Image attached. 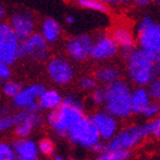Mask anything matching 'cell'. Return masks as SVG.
I'll return each instance as SVG.
<instances>
[{"label":"cell","instance_id":"obj_2","mask_svg":"<svg viewBox=\"0 0 160 160\" xmlns=\"http://www.w3.org/2000/svg\"><path fill=\"white\" fill-rule=\"evenodd\" d=\"M83 117L81 103L73 96H67L62 98V102L56 109L48 113L47 121L58 136H68L71 127Z\"/></svg>","mask_w":160,"mask_h":160},{"label":"cell","instance_id":"obj_20","mask_svg":"<svg viewBox=\"0 0 160 160\" xmlns=\"http://www.w3.org/2000/svg\"><path fill=\"white\" fill-rule=\"evenodd\" d=\"M120 78V71L117 68L108 65V67L100 68L98 70L95 72V79L98 80L100 82L109 85V83L113 82L116 80Z\"/></svg>","mask_w":160,"mask_h":160},{"label":"cell","instance_id":"obj_31","mask_svg":"<svg viewBox=\"0 0 160 160\" xmlns=\"http://www.w3.org/2000/svg\"><path fill=\"white\" fill-rule=\"evenodd\" d=\"M16 126V135H18L20 137H27L28 135H30L33 129V126L28 122L17 123Z\"/></svg>","mask_w":160,"mask_h":160},{"label":"cell","instance_id":"obj_22","mask_svg":"<svg viewBox=\"0 0 160 160\" xmlns=\"http://www.w3.org/2000/svg\"><path fill=\"white\" fill-rule=\"evenodd\" d=\"M130 156V150H107L98 153L95 160H128Z\"/></svg>","mask_w":160,"mask_h":160},{"label":"cell","instance_id":"obj_14","mask_svg":"<svg viewBox=\"0 0 160 160\" xmlns=\"http://www.w3.org/2000/svg\"><path fill=\"white\" fill-rule=\"evenodd\" d=\"M111 37L117 43L119 50H121V54L125 58L129 56V54L135 49L136 47V39L132 33V31L126 27H116L112 30Z\"/></svg>","mask_w":160,"mask_h":160},{"label":"cell","instance_id":"obj_4","mask_svg":"<svg viewBox=\"0 0 160 160\" xmlns=\"http://www.w3.org/2000/svg\"><path fill=\"white\" fill-rule=\"evenodd\" d=\"M149 136L147 123L140 126H132L116 133L111 140L105 144V150H130L138 145L144 137Z\"/></svg>","mask_w":160,"mask_h":160},{"label":"cell","instance_id":"obj_34","mask_svg":"<svg viewBox=\"0 0 160 160\" xmlns=\"http://www.w3.org/2000/svg\"><path fill=\"white\" fill-rule=\"evenodd\" d=\"M149 128H150V135H153L154 137L160 138V117L153 121H150Z\"/></svg>","mask_w":160,"mask_h":160},{"label":"cell","instance_id":"obj_8","mask_svg":"<svg viewBox=\"0 0 160 160\" xmlns=\"http://www.w3.org/2000/svg\"><path fill=\"white\" fill-rule=\"evenodd\" d=\"M48 42L40 32H33L25 40L20 41L18 58L30 57L34 61H45L48 57Z\"/></svg>","mask_w":160,"mask_h":160},{"label":"cell","instance_id":"obj_38","mask_svg":"<svg viewBox=\"0 0 160 160\" xmlns=\"http://www.w3.org/2000/svg\"><path fill=\"white\" fill-rule=\"evenodd\" d=\"M96 1L104 3V5H108V6H110V5H113V3L117 2V0H96Z\"/></svg>","mask_w":160,"mask_h":160},{"label":"cell","instance_id":"obj_7","mask_svg":"<svg viewBox=\"0 0 160 160\" xmlns=\"http://www.w3.org/2000/svg\"><path fill=\"white\" fill-rule=\"evenodd\" d=\"M136 40L141 49L154 52L160 40V24L151 17L142 18L136 30Z\"/></svg>","mask_w":160,"mask_h":160},{"label":"cell","instance_id":"obj_16","mask_svg":"<svg viewBox=\"0 0 160 160\" xmlns=\"http://www.w3.org/2000/svg\"><path fill=\"white\" fill-rule=\"evenodd\" d=\"M16 157L23 160H38V147L33 141L17 140L13 143Z\"/></svg>","mask_w":160,"mask_h":160},{"label":"cell","instance_id":"obj_25","mask_svg":"<svg viewBox=\"0 0 160 160\" xmlns=\"http://www.w3.org/2000/svg\"><path fill=\"white\" fill-rule=\"evenodd\" d=\"M22 88H23V87H22V85H21L20 82L9 80V81H5L3 87H2V92L6 96L13 98V97L16 96L17 94H18V92H20Z\"/></svg>","mask_w":160,"mask_h":160},{"label":"cell","instance_id":"obj_21","mask_svg":"<svg viewBox=\"0 0 160 160\" xmlns=\"http://www.w3.org/2000/svg\"><path fill=\"white\" fill-rule=\"evenodd\" d=\"M15 116V121L17 123L22 122H28L31 123L33 127L38 126L39 123H41V116L39 114V112H34V111L27 110V109H22L18 113L14 114Z\"/></svg>","mask_w":160,"mask_h":160},{"label":"cell","instance_id":"obj_18","mask_svg":"<svg viewBox=\"0 0 160 160\" xmlns=\"http://www.w3.org/2000/svg\"><path fill=\"white\" fill-rule=\"evenodd\" d=\"M42 37L45 38L48 43L56 42L60 39L62 33L61 24L53 17H46L41 23V32Z\"/></svg>","mask_w":160,"mask_h":160},{"label":"cell","instance_id":"obj_19","mask_svg":"<svg viewBox=\"0 0 160 160\" xmlns=\"http://www.w3.org/2000/svg\"><path fill=\"white\" fill-rule=\"evenodd\" d=\"M63 97L61 96V94L57 90L54 89H43L42 93L40 94L38 97V104L40 109L45 110H54L56 109L62 102Z\"/></svg>","mask_w":160,"mask_h":160},{"label":"cell","instance_id":"obj_13","mask_svg":"<svg viewBox=\"0 0 160 160\" xmlns=\"http://www.w3.org/2000/svg\"><path fill=\"white\" fill-rule=\"evenodd\" d=\"M90 119L94 122V125L96 126L101 138L109 141L116 135L118 130L117 119L113 116H111L110 113H108L107 111L105 112H97L94 116H92Z\"/></svg>","mask_w":160,"mask_h":160},{"label":"cell","instance_id":"obj_32","mask_svg":"<svg viewBox=\"0 0 160 160\" xmlns=\"http://www.w3.org/2000/svg\"><path fill=\"white\" fill-rule=\"evenodd\" d=\"M96 86H97V80L95 79V78L85 77L80 80V87H81L82 89L90 90V89H94Z\"/></svg>","mask_w":160,"mask_h":160},{"label":"cell","instance_id":"obj_10","mask_svg":"<svg viewBox=\"0 0 160 160\" xmlns=\"http://www.w3.org/2000/svg\"><path fill=\"white\" fill-rule=\"evenodd\" d=\"M118 53L119 48L112 37L109 34H102L92 43L89 57L95 61H108L113 58Z\"/></svg>","mask_w":160,"mask_h":160},{"label":"cell","instance_id":"obj_26","mask_svg":"<svg viewBox=\"0 0 160 160\" xmlns=\"http://www.w3.org/2000/svg\"><path fill=\"white\" fill-rule=\"evenodd\" d=\"M16 154L13 147L6 143H0V160H15Z\"/></svg>","mask_w":160,"mask_h":160},{"label":"cell","instance_id":"obj_35","mask_svg":"<svg viewBox=\"0 0 160 160\" xmlns=\"http://www.w3.org/2000/svg\"><path fill=\"white\" fill-rule=\"evenodd\" d=\"M90 149H92V150H93L95 153H101V152H103V151L105 150V144L102 143L101 141H98V142L94 144V145L90 148Z\"/></svg>","mask_w":160,"mask_h":160},{"label":"cell","instance_id":"obj_43","mask_svg":"<svg viewBox=\"0 0 160 160\" xmlns=\"http://www.w3.org/2000/svg\"><path fill=\"white\" fill-rule=\"evenodd\" d=\"M54 160H65V159H63L62 157H55V159Z\"/></svg>","mask_w":160,"mask_h":160},{"label":"cell","instance_id":"obj_9","mask_svg":"<svg viewBox=\"0 0 160 160\" xmlns=\"http://www.w3.org/2000/svg\"><path fill=\"white\" fill-rule=\"evenodd\" d=\"M47 73L57 85H67L73 78V68L67 58L55 56L47 64Z\"/></svg>","mask_w":160,"mask_h":160},{"label":"cell","instance_id":"obj_3","mask_svg":"<svg viewBox=\"0 0 160 160\" xmlns=\"http://www.w3.org/2000/svg\"><path fill=\"white\" fill-rule=\"evenodd\" d=\"M130 96L132 90L129 85L123 80H116L113 82L105 86V110L108 113L114 118L125 119L128 118L132 112L130 105Z\"/></svg>","mask_w":160,"mask_h":160},{"label":"cell","instance_id":"obj_12","mask_svg":"<svg viewBox=\"0 0 160 160\" xmlns=\"http://www.w3.org/2000/svg\"><path fill=\"white\" fill-rule=\"evenodd\" d=\"M92 43L93 39L88 34H78L67 41L65 43L67 53L72 60L82 62L89 57Z\"/></svg>","mask_w":160,"mask_h":160},{"label":"cell","instance_id":"obj_11","mask_svg":"<svg viewBox=\"0 0 160 160\" xmlns=\"http://www.w3.org/2000/svg\"><path fill=\"white\" fill-rule=\"evenodd\" d=\"M9 25L12 27L17 38L20 39V41H22L29 38L34 32L36 21L30 12L20 10V12L14 13V15L10 18Z\"/></svg>","mask_w":160,"mask_h":160},{"label":"cell","instance_id":"obj_40","mask_svg":"<svg viewBox=\"0 0 160 160\" xmlns=\"http://www.w3.org/2000/svg\"><path fill=\"white\" fill-rule=\"evenodd\" d=\"M65 22H67L68 24H73L74 23V17L72 16V15H68V16L65 17Z\"/></svg>","mask_w":160,"mask_h":160},{"label":"cell","instance_id":"obj_29","mask_svg":"<svg viewBox=\"0 0 160 160\" xmlns=\"http://www.w3.org/2000/svg\"><path fill=\"white\" fill-rule=\"evenodd\" d=\"M92 101L95 104H103L105 101V87H98V88H94L93 93H92Z\"/></svg>","mask_w":160,"mask_h":160},{"label":"cell","instance_id":"obj_41","mask_svg":"<svg viewBox=\"0 0 160 160\" xmlns=\"http://www.w3.org/2000/svg\"><path fill=\"white\" fill-rule=\"evenodd\" d=\"M156 54H157V55H160V40H159V42H158L157 47H156Z\"/></svg>","mask_w":160,"mask_h":160},{"label":"cell","instance_id":"obj_24","mask_svg":"<svg viewBox=\"0 0 160 160\" xmlns=\"http://www.w3.org/2000/svg\"><path fill=\"white\" fill-rule=\"evenodd\" d=\"M148 93L150 98H153L154 101H160V76L157 74L153 79L151 80L148 85Z\"/></svg>","mask_w":160,"mask_h":160},{"label":"cell","instance_id":"obj_33","mask_svg":"<svg viewBox=\"0 0 160 160\" xmlns=\"http://www.w3.org/2000/svg\"><path fill=\"white\" fill-rule=\"evenodd\" d=\"M10 65L0 61V82H5L10 78Z\"/></svg>","mask_w":160,"mask_h":160},{"label":"cell","instance_id":"obj_27","mask_svg":"<svg viewBox=\"0 0 160 160\" xmlns=\"http://www.w3.org/2000/svg\"><path fill=\"white\" fill-rule=\"evenodd\" d=\"M160 113V104L158 103L157 101L154 102H150L149 105L145 108V110L143 111V116L148 119H151V118L157 117L158 114Z\"/></svg>","mask_w":160,"mask_h":160},{"label":"cell","instance_id":"obj_23","mask_svg":"<svg viewBox=\"0 0 160 160\" xmlns=\"http://www.w3.org/2000/svg\"><path fill=\"white\" fill-rule=\"evenodd\" d=\"M73 2L76 3V5H78L79 7H81V8L94 10V12H98V13L107 14V13H109V10H110V8H109L108 5L98 2L96 0H73Z\"/></svg>","mask_w":160,"mask_h":160},{"label":"cell","instance_id":"obj_1","mask_svg":"<svg viewBox=\"0 0 160 160\" xmlns=\"http://www.w3.org/2000/svg\"><path fill=\"white\" fill-rule=\"evenodd\" d=\"M157 54L144 49H135L127 57V74L132 82L138 87L148 86L158 74L156 69Z\"/></svg>","mask_w":160,"mask_h":160},{"label":"cell","instance_id":"obj_6","mask_svg":"<svg viewBox=\"0 0 160 160\" xmlns=\"http://www.w3.org/2000/svg\"><path fill=\"white\" fill-rule=\"evenodd\" d=\"M20 39L9 23L0 22V61L12 65L18 60Z\"/></svg>","mask_w":160,"mask_h":160},{"label":"cell","instance_id":"obj_39","mask_svg":"<svg viewBox=\"0 0 160 160\" xmlns=\"http://www.w3.org/2000/svg\"><path fill=\"white\" fill-rule=\"evenodd\" d=\"M156 69H157L158 74L160 73V55H157V58H156Z\"/></svg>","mask_w":160,"mask_h":160},{"label":"cell","instance_id":"obj_17","mask_svg":"<svg viewBox=\"0 0 160 160\" xmlns=\"http://www.w3.org/2000/svg\"><path fill=\"white\" fill-rule=\"evenodd\" d=\"M151 102L147 88L144 87H137L136 89L132 90L130 96V105H132V112L137 114H142L145 108Z\"/></svg>","mask_w":160,"mask_h":160},{"label":"cell","instance_id":"obj_36","mask_svg":"<svg viewBox=\"0 0 160 160\" xmlns=\"http://www.w3.org/2000/svg\"><path fill=\"white\" fill-rule=\"evenodd\" d=\"M133 1L135 2V5H137V6L144 7V6H148V5L150 3L151 0H133Z\"/></svg>","mask_w":160,"mask_h":160},{"label":"cell","instance_id":"obj_5","mask_svg":"<svg viewBox=\"0 0 160 160\" xmlns=\"http://www.w3.org/2000/svg\"><path fill=\"white\" fill-rule=\"evenodd\" d=\"M70 141L74 144H79L80 147L90 148L94 144L101 141L100 133L96 126L94 125L92 119L88 117H83L71 127L68 133Z\"/></svg>","mask_w":160,"mask_h":160},{"label":"cell","instance_id":"obj_28","mask_svg":"<svg viewBox=\"0 0 160 160\" xmlns=\"http://www.w3.org/2000/svg\"><path fill=\"white\" fill-rule=\"evenodd\" d=\"M15 123H16L15 116H12V114H8V113L1 114L0 116V132L8 129L12 126H14Z\"/></svg>","mask_w":160,"mask_h":160},{"label":"cell","instance_id":"obj_37","mask_svg":"<svg viewBox=\"0 0 160 160\" xmlns=\"http://www.w3.org/2000/svg\"><path fill=\"white\" fill-rule=\"evenodd\" d=\"M5 16H6V9H5V7L0 3V22H2Z\"/></svg>","mask_w":160,"mask_h":160},{"label":"cell","instance_id":"obj_15","mask_svg":"<svg viewBox=\"0 0 160 160\" xmlns=\"http://www.w3.org/2000/svg\"><path fill=\"white\" fill-rule=\"evenodd\" d=\"M43 89H45V87L40 83H34V85H31L29 87L22 88L16 96L13 97L14 105L20 108V109H23L30 103L37 101Z\"/></svg>","mask_w":160,"mask_h":160},{"label":"cell","instance_id":"obj_42","mask_svg":"<svg viewBox=\"0 0 160 160\" xmlns=\"http://www.w3.org/2000/svg\"><path fill=\"white\" fill-rule=\"evenodd\" d=\"M118 2H130V1H133V0H117Z\"/></svg>","mask_w":160,"mask_h":160},{"label":"cell","instance_id":"obj_30","mask_svg":"<svg viewBox=\"0 0 160 160\" xmlns=\"http://www.w3.org/2000/svg\"><path fill=\"white\" fill-rule=\"evenodd\" d=\"M39 150L45 156H50L54 152V143L48 138H43L39 142Z\"/></svg>","mask_w":160,"mask_h":160}]
</instances>
